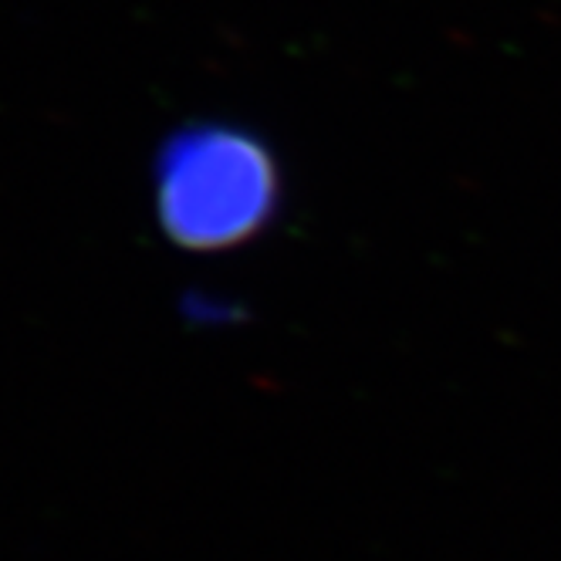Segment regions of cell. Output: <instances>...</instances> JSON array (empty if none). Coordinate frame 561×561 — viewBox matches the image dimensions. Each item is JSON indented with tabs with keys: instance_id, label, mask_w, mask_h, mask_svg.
<instances>
[{
	"instance_id": "1",
	"label": "cell",
	"mask_w": 561,
	"mask_h": 561,
	"mask_svg": "<svg viewBox=\"0 0 561 561\" xmlns=\"http://www.w3.org/2000/svg\"><path fill=\"white\" fill-rule=\"evenodd\" d=\"M274 149L230 123L190 126L159 149L156 217L186 251H230L261 237L280 214Z\"/></svg>"
}]
</instances>
